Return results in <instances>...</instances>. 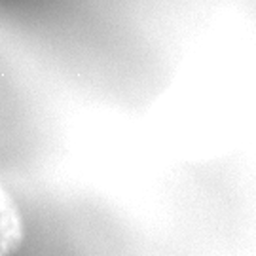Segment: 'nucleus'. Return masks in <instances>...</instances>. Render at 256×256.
I'll return each instance as SVG.
<instances>
[{
	"mask_svg": "<svg viewBox=\"0 0 256 256\" xmlns=\"http://www.w3.org/2000/svg\"><path fill=\"white\" fill-rule=\"evenodd\" d=\"M25 241V220L14 196L0 182V256H14Z\"/></svg>",
	"mask_w": 256,
	"mask_h": 256,
	"instance_id": "nucleus-1",
	"label": "nucleus"
}]
</instances>
